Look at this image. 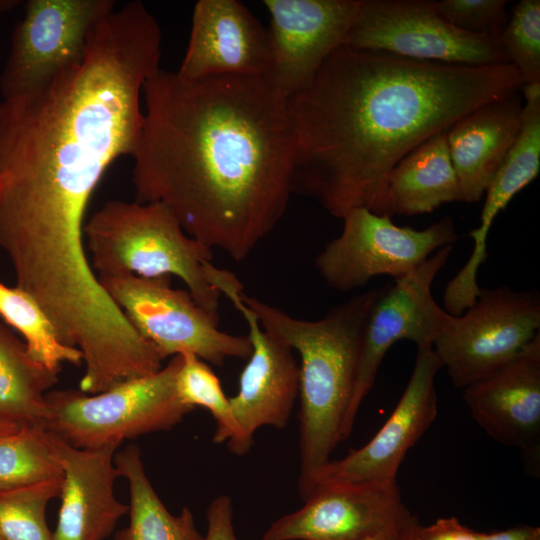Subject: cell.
<instances>
[{
  "label": "cell",
  "mask_w": 540,
  "mask_h": 540,
  "mask_svg": "<svg viewBox=\"0 0 540 540\" xmlns=\"http://www.w3.org/2000/svg\"><path fill=\"white\" fill-rule=\"evenodd\" d=\"M409 520L406 521L405 523L391 526L389 528H386V529H384L382 531H379V532H377L375 534L366 536V537L361 538L359 540H399L400 536H401V533H402V530L404 529L406 524L409 522Z\"/></svg>",
  "instance_id": "d6a6232c"
},
{
  "label": "cell",
  "mask_w": 540,
  "mask_h": 540,
  "mask_svg": "<svg viewBox=\"0 0 540 540\" xmlns=\"http://www.w3.org/2000/svg\"><path fill=\"white\" fill-rule=\"evenodd\" d=\"M520 90L484 103L447 131L460 201L478 202L515 142L522 120Z\"/></svg>",
  "instance_id": "ffe728a7"
},
{
  "label": "cell",
  "mask_w": 540,
  "mask_h": 540,
  "mask_svg": "<svg viewBox=\"0 0 540 540\" xmlns=\"http://www.w3.org/2000/svg\"><path fill=\"white\" fill-rule=\"evenodd\" d=\"M380 291L381 287L356 294L310 321L242 292L261 327L300 357L298 491L303 501L313 490L314 473L331 460L343 440L363 333Z\"/></svg>",
  "instance_id": "277c9868"
},
{
  "label": "cell",
  "mask_w": 540,
  "mask_h": 540,
  "mask_svg": "<svg viewBox=\"0 0 540 540\" xmlns=\"http://www.w3.org/2000/svg\"><path fill=\"white\" fill-rule=\"evenodd\" d=\"M205 272L210 284L232 302L248 326L252 352L240 374L238 392L229 398L248 453L259 428L287 426L299 396V364L293 350L268 334L243 302L244 287L235 274L213 263L206 265Z\"/></svg>",
  "instance_id": "4fadbf2b"
},
{
  "label": "cell",
  "mask_w": 540,
  "mask_h": 540,
  "mask_svg": "<svg viewBox=\"0 0 540 540\" xmlns=\"http://www.w3.org/2000/svg\"><path fill=\"white\" fill-rule=\"evenodd\" d=\"M540 294L509 286L482 289L475 302L433 344L454 386L486 377L540 333Z\"/></svg>",
  "instance_id": "30bf717a"
},
{
  "label": "cell",
  "mask_w": 540,
  "mask_h": 540,
  "mask_svg": "<svg viewBox=\"0 0 540 540\" xmlns=\"http://www.w3.org/2000/svg\"><path fill=\"white\" fill-rule=\"evenodd\" d=\"M114 463L129 486V522L114 540H204L193 513L183 507L173 515L165 507L146 475L140 448L135 444L116 452Z\"/></svg>",
  "instance_id": "7402d4cb"
},
{
  "label": "cell",
  "mask_w": 540,
  "mask_h": 540,
  "mask_svg": "<svg viewBox=\"0 0 540 540\" xmlns=\"http://www.w3.org/2000/svg\"><path fill=\"white\" fill-rule=\"evenodd\" d=\"M418 520L415 516H412L409 522L406 524L404 529L402 530L401 536L399 540H418L417 538V526H418Z\"/></svg>",
  "instance_id": "836d02e7"
},
{
  "label": "cell",
  "mask_w": 540,
  "mask_h": 540,
  "mask_svg": "<svg viewBox=\"0 0 540 540\" xmlns=\"http://www.w3.org/2000/svg\"><path fill=\"white\" fill-rule=\"evenodd\" d=\"M0 540H4L3 537L0 535Z\"/></svg>",
  "instance_id": "8d00e7d4"
},
{
  "label": "cell",
  "mask_w": 540,
  "mask_h": 540,
  "mask_svg": "<svg viewBox=\"0 0 540 540\" xmlns=\"http://www.w3.org/2000/svg\"><path fill=\"white\" fill-rule=\"evenodd\" d=\"M135 201L167 206L184 231L236 262L274 230L293 194L288 99L266 76L189 80L158 69L143 86Z\"/></svg>",
  "instance_id": "7a4b0ae2"
},
{
  "label": "cell",
  "mask_w": 540,
  "mask_h": 540,
  "mask_svg": "<svg viewBox=\"0 0 540 540\" xmlns=\"http://www.w3.org/2000/svg\"><path fill=\"white\" fill-rule=\"evenodd\" d=\"M206 519L204 540H238L233 524V503L229 495L221 494L212 500Z\"/></svg>",
  "instance_id": "f546056e"
},
{
  "label": "cell",
  "mask_w": 540,
  "mask_h": 540,
  "mask_svg": "<svg viewBox=\"0 0 540 540\" xmlns=\"http://www.w3.org/2000/svg\"><path fill=\"white\" fill-rule=\"evenodd\" d=\"M20 2L19 0H0V15L13 10Z\"/></svg>",
  "instance_id": "e575fe53"
},
{
  "label": "cell",
  "mask_w": 540,
  "mask_h": 540,
  "mask_svg": "<svg viewBox=\"0 0 540 540\" xmlns=\"http://www.w3.org/2000/svg\"><path fill=\"white\" fill-rule=\"evenodd\" d=\"M270 16L267 80L284 98L306 88L325 60L345 45L360 0H265Z\"/></svg>",
  "instance_id": "5bb4252c"
},
{
  "label": "cell",
  "mask_w": 540,
  "mask_h": 540,
  "mask_svg": "<svg viewBox=\"0 0 540 540\" xmlns=\"http://www.w3.org/2000/svg\"><path fill=\"white\" fill-rule=\"evenodd\" d=\"M475 422L496 442L517 448L529 474L540 471V333L514 358L466 386Z\"/></svg>",
  "instance_id": "e0dca14e"
},
{
  "label": "cell",
  "mask_w": 540,
  "mask_h": 540,
  "mask_svg": "<svg viewBox=\"0 0 540 540\" xmlns=\"http://www.w3.org/2000/svg\"><path fill=\"white\" fill-rule=\"evenodd\" d=\"M113 0H28L0 75L3 99L26 94L84 56Z\"/></svg>",
  "instance_id": "7c38bea8"
},
{
  "label": "cell",
  "mask_w": 540,
  "mask_h": 540,
  "mask_svg": "<svg viewBox=\"0 0 540 540\" xmlns=\"http://www.w3.org/2000/svg\"><path fill=\"white\" fill-rule=\"evenodd\" d=\"M340 235L318 253L315 267L325 284L347 292L365 286L372 278H403L431 253L452 246L458 239L452 218L444 217L417 230L398 226L388 215L355 208L342 218Z\"/></svg>",
  "instance_id": "ba28073f"
},
{
  "label": "cell",
  "mask_w": 540,
  "mask_h": 540,
  "mask_svg": "<svg viewBox=\"0 0 540 540\" xmlns=\"http://www.w3.org/2000/svg\"><path fill=\"white\" fill-rule=\"evenodd\" d=\"M345 46L423 62L467 66L509 63L499 37L457 29L431 0H360Z\"/></svg>",
  "instance_id": "9c48e42d"
},
{
  "label": "cell",
  "mask_w": 540,
  "mask_h": 540,
  "mask_svg": "<svg viewBox=\"0 0 540 540\" xmlns=\"http://www.w3.org/2000/svg\"><path fill=\"white\" fill-rule=\"evenodd\" d=\"M61 477L51 433L44 425H22L0 435V491Z\"/></svg>",
  "instance_id": "d4e9b609"
},
{
  "label": "cell",
  "mask_w": 540,
  "mask_h": 540,
  "mask_svg": "<svg viewBox=\"0 0 540 540\" xmlns=\"http://www.w3.org/2000/svg\"><path fill=\"white\" fill-rule=\"evenodd\" d=\"M181 355L153 374L88 395L80 390L48 391V431L82 449L120 446L138 436L169 431L194 408L176 390Z\"/></svg>",
  "instance_id": "8992f818"
},
{
  "label": "cell",
  "mask_w": 540,
  "mask_h": 540,
  "mask_svg": "<svg viewBox=\"0 0 540 540\" xmlns=\"http://www.w3.org/2000/svg\"><path fill=\"white\" fill-rule=\"evenodd\" d=\"M62 477L0 491V535L4 540H53L46 510L59 497Z\"/></svg>",
  "instance_id": "4316f807"
},
{
  "label": "cell",
  "mask_w": 540,
  "mask_h": 540,
  "mask_svg": "<svg viewBox=\"0 0 540 540\" xmlns=\"http://www.w3.org/2000/svg\"><path fill=\"white\" fill-rule=\"evenodd\" d=\"M460 201L458 179L446 131L421 143L390 171L386 186L388 216H413Z\"/></svg>",
  "instance_id": "44dd1931"
},
{
  "label": "cell",
  "mask_w": 540,
  "mask_h": 540,
  "mask_svg": "<svg viewBox=\"0 0 540 540\" xmlns=\"http://www.w3.org/2000/svg\"><path fill=\"white\" fill-rule=\"evenodd\" d=\"M176 376L179 399L186 405L207 409L216 421L213 436L215 443H226L237 456L247 454L241 430L232 413L230 400L225 395L220 380L205 361L193 353H182Z\"/></svg>",
  "instance_id": "484cf974"
},
{
  "label": "cell",
  "mask_w": 540,
  "mask_h": 540,
  "mask_svg": "<svg viewBox=\"0 0 540 540\" xmlns=\"http://www.w3.org/2000/svg\"><path fill=\"white\" fill-rule=\"evenodd\" d=\"M84 238L99 279L174 275L197 304L219 317L221 294L205 272L213 250L189 236L164 204L108 201L86 221Z\"/></svg>",
  "instance_id": "5b68a950"
},
{
  "label": "cell",
  "mask_w": 540,
  "mask_h": 540,
  "mask_svg": "<svg viewBox=\"0 0 540 540\" xmlns=\"http://www.w3.org/2000/svg\"><path fill=\"white\" fill-rule=\"evenodd\" d=\"M161 29L141 1L96 27L82 59L0 103V244L50 261L85 251V214L108 167L133 156Z\"/></svg>",
  "instance_id": "6da1fadb"
},
{
  "label": "cell",
  "mask_w": 540,
  "mask_h": 540,
  "mask_svg": "<svg viewBox=\"0 0 540 540\" xmlns=\"http://www.w3.org/2000/svg\"><path fill=\"white\" fill-rule=\"evenodd\" d=\"M99 280L162 360L188 352L222 366L228 358L251 355L248 336L221 331L219 317L197 304L188 291L172 288L169 277L128 275Z\"/></svg>",
  "instance_id": "52a82bcc"
},
{
  "label": "cell",
  "mask_w": 540,
  "mask_h": 540,
  "mask_svg": "<svg viewBox=\"0 0 540 540\" xmlns=\"http://www.w3.org/2000/svg\"><path fill=\"white\" fill-rule=\"evenodd\" d=\"M0 316L24 339L30 357L52 371L68 362L82 363L81 352L63 344L47 314L27 292L0 282Z\"/></svg>",
  "instance_id": "cb8c5ba5"
},
{
  "label": "cell",
  "mask_w": 540,
  "mask_h": 540,
  "mask_svg": "<svg viewBox=\"0 0 540 540\" xmlns=\"http://www.w3.org/2000/svg\"><path fill=\"white\" fill-rule=\"evenodd\" d=\"M22 425L14 424V423H7V422H1L0 421V435L5 434L11 431H14L18 429Z\"/></svg>",
  "instance_id": "d590c367"
},
{
  "label": "cell",
  "mask_w": 540,
  "mask_h": 540,
  "mask_svg": "<svg viewBox=\"0 0 540 540\" xmlns=\"http://www.w3.org/2000/svg\"><path fill=\"white\" fill-rule=\"evenodd\" d=\"M51 438L62 470L53 540H105L129 510L114 494V483L120 477L114 463L119 446L82 449L53 433Z\"/></svg>",
  "instance_id": "d6986e66"
},
{
  "label": "cell",
  "mask_w": 540,
  "mask_h": 540,
  "mask_svg": "<svg viewBox=\"0 0 540 540\" xmlns=\"http://www.w3.org/2000/svg\"><path fill=\"white\" fill-rule=\"evenodd\" d=\"M452 246L437 250L393 285L386 284L373 303L363 333L350 407L344 422L343 440L351 434L362 401L374 385L388 350L400 340L419 347H433L453 323L455 316L441 308L432 284L445 266Z\"/></svg>",
  "instance_id": "8fae6325"
},
{
  "label": "cell",
  "mask_w": 540,
  "mask_h": 540,
  "mask_svg": "<svg viewBox=\"0 0 540 540\" xmlns=\"http://www.w3.org/2000/svg\"><path fill=\"white\" fill-rule=\"evenodd\" d=\"M58 373L34 361L24 342L0 322L1 422L46 427V394Z\"/></svg>",
  "instance_id": "603a6c76"
},
{
  "label": "cell",
  "mask_w": 540,
  "mask_h": 540,
  "mask_svg": "<svg viewBox=\"0 0 540 540\" xmlns=\"http://www.w3.org/2000/svg\"><path fill=\"white\" fill-rule=\"evenodd\" d=\"M479 540H540V528L521 524L501 531L480 532Z\"/></svg>",
  "instance_id": "1f68e13d"
},
{
  "label": "cell",
  "mask_w": 540,
  "mask_h": 540,
  "mask_svg": "<svg viewBox=\"0 0 540 540\" xmlns=\"http://www.w3.org/2000/svg\"><path fill=\"white\" fill-rule=\"evenodd\" d=\"M418 540H479L480 532L462 524L456 517H442L427 525L417 526Z\"/></svg>",
  "instance_id": "4dcf8cb0"
},
{
  "label": "cell",
  "mask_w": 540,
  "mask_h": 540,
  "mask_svg": "<svg viewBox=\"0 0 540 540\" xmlns=\"http://www.w3.org/2000/svg\"><path fill=\"white\" fill-rule=\"evenodd\" d=\"M441 368L432 347L417 348L411 377L389 418L364 446L317 470L312 477L313 490L326 483L396 481L407 452L437 416L435 378Z\"/></svg>",
  "instance_id": "9a60e30c"
},
{
  "label": "cell",
  "mask_w": 540,
  "mask_h": 540,
  "mask_svg": "<svg viewBox=\"0 0 540 540\" xmlns=\"http://www.w3.org/2000/svg\"><path fill=\"white\" fill-rule=\"evenodd\" d=\"M435 3L446 21L470 34L499 37L507 21V2L504 0H441Z\"/></svg>",
  "instance_id": "f1b7e54d"
},
{
  "label": "cell",
  "mask_w": 540,
  "mask_h": 540,
  "mask_svg": "<svg viewBox=\"0 0 540 540\" xmlns=\"http://www.w3.org/2000/svg\"><path fill=\"white\" fill-rule=\"evenodd\" d=\"M499 38L522 84L540 83V1H519Z\"/></svg>",
  "instance_id": "83f0119b"
},
{
  "label": "cell",
  "mask_w": 540,
  "mask_h": 540,
  "mask_svg": "<svg viewBox=\"0 0 540 540\" xmlns=\"http://www.w3.org/2000/svg\"><path fill=\"white\" fill-rule=\"evenodd\" d=\"M508 64L467 66L341 46L288 99L296 137L293 193L342 219L388 215L390 171L478 106L522 87Z\"/></svg>",
  "instance_id": "3957f363"
},
{
  "label": "cell",
  "mask_w": 540,
  "mask_h": 540,
  "mask_svg": "<svg viewBox=\"0 0 540 540\" xmlns=\"http://www.w3.org/2000/svg\"><path fill=\"white\" fill-rule=\"evenodd\" d=\"M411 516L396 481L318 484L259 540H359Z\"/></svg>",
  "instance_id": "2e32d148"
},
{
  "label": "cell",
  "mask_w": 540,
  "mask_h": 540,
  "mask_svg": "<svg viewBox=\"0 0 540 540\" xmlns=\"http://www.w3.org/2000/svg\"><path fill=\"white\" fill-rule=\"evenodd\" d=\"M268 31L240 1L199 0L188 46L178 71L196 80L218 75L267 76Z\"/></svg>",
  "instance_id": "ac0fdd59"
}]
</instances>
